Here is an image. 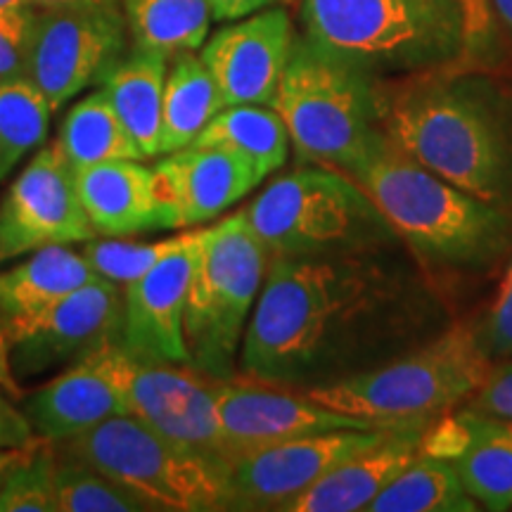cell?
<instances>
[{"instance_id": "6da1fadb", "label": "cell", "mask_w": 512, "mask_h": 512, "mask_svg": "<svg viewBox=\"0 0 512 512\" xmlns=\"http://www.w3.org/2000/svg\"><path fill=\"white\" fill-rule=\"evenodd\" d=\"M384 249L271 256L240 373L309 389L432 339L439 328L432 292Z\"/></svg>"}, {"instance_id": "7a4b0ae2", "label": "cell", "mask_w": 512, "mask_h": 512, "mask_svg": "<svg viewBox=\"0 0 512 512\" xmlns=\"http://www.w3.org/2000/svg\"><path fill=\"white\" fill-rule=\"evenodd\" d=\"M380 91V128L406 155L477 200L512 211V93L456 67Z\"/></svg>"}, {"instance_id": "3957f363", "label": "cell", "mask_w": 512, "mask_h": 512, "mask_svg": "<svg viewBox=\"0 0 512 512\" xmlns=\"http://www.w3.org/2000/svg\"><path fill=\"white\" fill-rule=\"evenodd\" d=\"M347 176L366 190L396 238L427 264L482 271L512 245V211L432 174L384 131Z\"/></svg>"}, {"instance_id": "277c9868", "label": "cell", "mask_w": 512, "mask_h": 512, "mask_svg": "<svg viewBox=\"0 0 512 512\" xmlns=\"http://www.w3.org/2000/svg\"><path fill=\"white\" fill-rule=\"evenodd\" d=\"M304 36L380 79L465 64L463 0H304Z\"/></svg>"}, {"instance_id": "5b68a950", "label": "cell", "mask_w": 512, "mask_h": 512, "mask_svg": "<svg viewBox=\"0 0 512 512\" xmlns=\"http://www.w3.org/2000/svg\"><path fill=\"white\" fill-rule=\"evenodd\" d=\"M494 368L479 328L460 323L361 373L304 389L330 411L389 425L432 422L482 387ZM302 389V387H299Z\"/></svg>"}, {"instance_id": "8992f818", "label": "cell", "mask_w": 512, "mask_h": 512, "mask_svg": "<svg viewBox=\"0 0 512 512\" xmlns=\"http://www.w3.org/2000/svg\"><path fill=\"white\" fill-rule=\"evenodd\" d=\"M377 88V79L311 38H294L271 105L285 121L294 157L342 174L354 169L382 131Z\"/></svg>"}, {"instance_id": "52a82bcc", "label": "cell", "mask_w": 512, "mask_h": 512, "mask_svg": "<svg viewBox=\"0 0 512 512\" xmlns=\"http://www.w3.org/2000/svg\"><path fill=\"white\" fill-rule=\"evenodd\" d=\"M242 216L271 256L363 252L399 240L354 178L316 164L275 178Z\"/></svg>"}, {"instance_id": "ba28073f", "label": "cell", "mask_w": 512, "mask_h": 512, "mask_svg": "<svg viewBox=\"0 0 512 512\" xmlns=\"http://www.w3.org/2000/svg\"><path fill=\"white\" fill-rule=\"evenodd\" d=\"M271 254L238 214L204 228L183 316L188 363L204 373L238 375L242 339Z\"/></svg>"}, {"instance_id": "9c48e42d", "label": "cell", "mask_w": 512, "mask_h": 512, "mask_svg": "<svg viewBox=\"0 0 512 512\" xmlns=\"http://www.w3.org/2000/svg\"><path fill=\"white\" fill-rule=\"evenodd\" d=\"M50 446L136 489L159 512L233 510L226 470L171 444L133 415H117Z\"/></svg>"}, {"instance_id": "30bf717a", "label": "cell", "mask_w": 512, "mask_h": 512, "mask_svg": "<svg viewBox=\"0 0 512 512\" xmlns=\"http://www.w3.org/2000/svg\"><path fill=\"white\" fill-rule=\"evenodd\" d=\"M98 358L124 396L128 415L228 475L230 458L216 406L221 377L204 373L188 361L131 351L119 342L100 349Z\"/></svg>"}, {"instance_id": "8fae6325", "label": "cell", "mask_w": 512, "mask_h": 512, "mask_svg": "<svg viewBox=\"0 0 512 512\" xmlns=\"http://www.w3.org/2000/svg\"><path fill=\"white\" fill-rule=\"evenodd\" d=\"M126 19L121 8L81 3L41 8L24 36V76L50 110H60L83 88L102 83L126 53Z\"/></svg>"}, {"instance_id": "7c38bea8", "label": "cell", "mask_w": 512, "mask_h": 512, "mask_svg": "<svg viewBox=\"0 0 512 512\" xmlns=\"http://www.w3.org/2000/svg\"><path fill=\"white\" fill-rule=\"evenodd\" d=\"M216 406H219L221 432L230 460L238 458L240 453L252 451V448L309 437V434L332 430H392V427L422 425V422L389 425V422L354 418V415L330 411L323 403L313 401L304 389L256 380V377L242 373L221 380Z\"/></svg>"}, {"instance_id": "4fadbf2b", "label": "cell", "mask_w": 512, "mask_h": 512, "mask_svg": "<svg viewBox=\"0 0 512 512\" xmlns=\"http://www.w3.org/2000/svg\"><path fill=\"white\" fill-rule=\"evenodd\" d=\"M98 238L83 209L74 169L57 145L38 150L0 200V264L53 245Z\"/></svg>"}, {"instance_id": "5bb4252c", "label": "cell", "mask_w": 512, "mask_h": 512, "mask_svg": "<svg viewBox=\"0 0 512 512\" xmlns=\"http://www.w3.org/2000/svg\"><path fill=\"white\" fill-rule=\"evenodd\" d=\"M392 430H332L240 453L228 465L233 510H285L339 463Z\"/></svg>"}, {"instance_id": "9a60e30c", "label": "cell", "mask_w": 512, "mask_h": 512, "mask_svg": "<svg viewBox=\"0 0 512 512\" xmlns=\"http://www.w3.org/2000/svg\"><path fill=\"white\" fill-rule=\"evenodd\" d=\"M121 309V287L95 278L38 316L5 323L15 373L38 375L57 366H74L119 342Z\"/></svg>"}, {"instance_id": "2e32d148", "label": "cell", "mask_w": 512, "mask_h": 512, "mask_svg": "<svg viewBox=\"0 0 512 512\" xmlns=\"http://www.w3.org/2000/svg\"><path fill=\"white\" fill-rule=\"evenodd\" d=\"M294 38L287 10L264 8L204 41L200 57L219 86L223 105H273Z\"/></svg>"}, {"instance_id": "e0dca14e", "label": "cell", "mask_w": 512, "mask_h": 512, "mask_svg": "<svg viewBox=\"0 0 512 512\" xmlns=\"http://www.w3.org/2000/svg\"><path fill=\"white\" fill-rule=\"evenodd\" d=\"M202 230L185 233V240L166 254L143 278L121 287L119 344L140 354L188 361L183 339V316L195 273Z\"/></svg>"}, {"instance_id": "ac0fdd59", "label": "cell", "mask_w": 512, "mask_h": 512, "mask_svg": "<svg viewBox=\"0 0 512 512\" xmlns=\"http://www.w3.org/2000/svg\"><path fill=\"white\" fill-rule=\"evenodd\" d=\"M420 451L451 463L479 508L512 510V420L470 408L432 422Z\"/></svg>"}, {"instance_id": "d6986e66", "label": "cell", "mask_w": 512, "mask_h": 512, "mask_svg": "<svg viewBox=\"0 0 512 512\" xmlns=\"http://www.w3.org/2000/svg\"><path fill=\"white\" fill-rule=\"evenodd\" d=\"M174 228H195L219 216L261 183L254 166L226 147L188 145L152 166Z\"/></svg>"}, {"instance_id": "ffe728a7", "label": "cell", "mask_w": 512, "mask_h": 512, "mask_svg": "<svg viewBox=\"0 0 512 512\" xmlns=\"http://www.w3.org/2000/svg\"><path fill=\"white\" fill-rule=\"evenodd\" d=\"M74 174L83 209L100 238L174 228L155 169L140 159H114Z\"/></svg>"}, {"instance_id": "44dd1931", "label": "cell", "mask_w": 512, "mask_h": 512, "mask_svg": "<svg viewBox=\"0 0 512 512\" xmlns=\"http://www.w3.org/2000/svg\"><path fill=\"white\" fill-rule=\"evenodd\" d=\"M31 430L46 444H60L126 413V401L102 368L98 351L69 366L22 401Z\"/></svg>"}, {"instance_id": "7402d4cb", "label": "cell", "mask_w": 512, "mask_h": 512, "mask_svg": "<svg viewBox=\"0 0 512 512\" xmlns=\"http://www.w3.org/2000/svg\"><path fill=\"white\" fill-rule=\"evenodd\" d=\"M427 425L392 430L377 444L339 463L309 491L294 498L285 512H368L377 494L420 456Z\"/></svg>"}, {"instance_id": "603a6c76", "label": "cell", "mask_w": 512, "mask_h": 512, "mask_svg": "<svg viewBox=\"0 0 512 512\" xmlns=\"http://www.w3.org/2000/svg\"><path fill=\"white\" fill-rule=\"evenodd\" d=\"M169 57L155 50H126L102 81L114 112L145 159L162 157V102Z\"/></svg>"}, {"instance_id": "cb8c5ba5", "label": "cell", "mask_w": 512, "mask_h": 512, "mask_svg": "<svg viewBox=\"0 0 512 512\" xmlns=\"http://www.w3.org/2000/svg\"><path fill=\"white\" fill-rule=\"evenodd\" d=\"M95 278L81 252L69 245L31 252L22 264L0 271V320L34 318Z\"/></svg>"}, {"instance_id": "d4e9b609", "label": "cell", "mask_w": 512, "mask_h": 512, "mask_svg": "<svg viewBox=\"0 0 512 512\" xmlns=\"http://www.w3.org/2000/svg\"><path fill=\"white\" fill-rule=\"evenodd\" d=\"M223 107L219 86L195 50L171 57L162 102V155L195 143Z\"/></svg>"}, {"instance_id": "484cf974", "label": "cell", "mask_w": 512, "mask_h": 512, "mask_svg": "<svg viewBox=\"0 0 512 512\" xmlns=\"http://www.w3.org/2000/svg\"><path fill=\"white\" fill-rule=\"evenodd\" d=\"M192 145L226 147L254 166L261 181L283 169L290 136L271 105H230L216 114Z\"/></svg>"}, {"instance_id": "4316f807", "label": "cell", "mask_w": 512, "mask_h": 512, "mask_svg": "<svg viewBox=\"0 0 512 512\" xmlns=\"http://www.w3.org/2000/svg\"><path fill=\"white\" fill-rule=\"evenodd\" d=\"M55 145L74 171L114 159H145L114 112L105 88L86 95L67 112Z\"/></svg>"}, {"instance_id": "83f0119b", "label": "cell", "mask_w": 512, "mask_h": 512, "mask_svg": "<svg viewBox=\"0 0 512 512\" xmlns=\"http://www.w3.org/2000/svg\"><path fill=\"white\" fill-rule=\"evenodd\" d=\"M121 10L133 48L155 50L169 60L200 50L214 22L207 0H121Z\"/></svg>"}, {"instance_id": "f1b7e54d", "label": "cell", "mask_w": 512, "mask_h": 512, "mask_svg": "<svg viewBox=\"0 0 512 512\" xmlns=\"http://www.w3.org/2000/svg\"><path fill=\"white\" fill-rule=\"evenodd\" d=\"M477 508L453 465L420 451L377 494L368 512H472Z\"/></svg>"}, {"instance_id": "f546056e", "label": "cell", "mask_w": 512, "mask_h": 512, "mask_svg": "<svg viewBox=\"0 0 512 512\" xmlns=\"http://www.w3.org/2000/svg\"><path fill=\"white\" fill-rule=\"evenodd\" d=\"M53 484L57 512H159L131 486L60 453H55Z\"/></svg>"}, {"instance_id": "4dcf8cb0", "label": "cell", "mask_w": 512, "mask_h": 512, "mask_svg": "<svg viewBox=\"0 0 512 512\" xmlns=\"http://www.w3.org/2000/svg\"><path fill=\"white\" fill-rule=\"evenodd\" d=\"M50 105L27 76L0 81V181L48 136Z\"/></svg>"}, {"instance_id": "1f68e13d", "label": "cell", "mask_w": 512, "mask_h": 512, "mask_svg": "<svg viewBox=\"0 0 512 512\" xmlns=\"http://www.w3.org/2000/svg\"><path fill=\"white\" fill-rule=\"evenodd\" d=\"M185 240L183 235L176 238H164L155 242H136V240H119V238H105L100 240L93 238L83 242L81 256L88 261V266L93 268V273L98 278L107 280V283L126 287L133 280L143 278V275L155 268L166 254H171L174 249Z\"/></svg>"}, {"instance_id": "d6a6232c", "label": "cell", "mask_w": 512, "mask_h": 512, "mask_svg": "<svg viewBox=\"0 0 512 512\" xmlns=\"http://www.w3.org/2000/svg\"><path fill=\"white\" fill-rule=\"evenodd\" d=\"M53 467L55 451L46 441L10 465L0 486V512H57Z\"/></svg>"}, {"instance_id": "836d02e7", "label": "cell", "mask_w": 512, "mask_h": 512, "mask_svg": "<svg viewBox=\"0 0 512 512\" xmlns=\"http://www.w3.org/2000/svg\"><path fill=\"white\" fill-rule=\"evenodd\" d=\"M465 10V67L491 64L501 48V29H498L491 0H463Z\"/></svg>"}, {"instance_id": "e575fe53", "label": "cell", "mask_w": 512, "mask_h": 512, "mask_svg": "<svg viewBox=\"0 0 512 512\" xmlns=\"http://www.w3.org/2000/svg\"><path fill=\"white\" fill-rule=\"evenodd\" d=\"M479 335L491 358H512V261L503 275L489 316L479 325Z\"/></svg>"}, {"instance_id": "d590c367", "label": "cell", "mask_w": 512, "mask_h": 512, "mask_svg": "<svg viewBox=\"0 0 512 512\" xmlns=\"http://www.w3.org/2000/svg\"><path fill=\"white\" fill-rule=\"evenodd\" d=\"M475 394L477 399L472 401L470 408L512 420V361L491 368V373L486 375L484 384Z\"/></svg>"}, {"instance_id": "8d00e7d4", "label": "cell", "mask_w": 512, "mask_h": 512, "mask_svg": "<svg viewBox=\"0 0 512 512\" xmlns=\"http://www.w3.org/2000/svg\"><path fill=\"white\" fill-rule=\"evenodd\" d=\"M31 422L22 408L15 406L12 396L8 399L0 392V448H27L38 444Z\"/></svg>"}, {"instance_id": "74e56055", "label": "cell", "mask_w": 512, "mask_h": 512, "mask_svg": "<svg viewBox=\"0 0 512 512\" xmlns=\"http://www.w3.org/2000/svg\"><path fill=\"white\" fill-rule=\"evenodd\" d=\"M31 15H34L31 0H0V31L22 46Z\"/></svg>"}, {"instance_id": "f35d334b", "label": "cell", "mask_w": 512, "mask_h": 512, "mask_svg": "<svg viewBox=\"0 0 512 512\" xmlns=\"http://www.w3.org/2000/svg\"><path fill=\"white\" fill-rule=\"evenodd\" d=\"M207 3L216 22H233V19H242L264 8H271L273 3H280V0H207Z\"/></svg>"}, {"instance_id": "ab89813d", "label": "cell", "mask_w": 512, "mask_h": 512, "mask_svg": "<svg viewBox=\"0 0 512 512\" xmlns=\"http://www.w3.org/2000/svg\"><path fill=\"white\" fill-rule=\"evenodd\" d=\"M15 366H12V344L5 323L0 320V392H5L12 399H24L22 389L15 377Z\"/></svg>"}, {"instance_id": "60d3db41", "label": "cell", "mask_w": 512, "mask_h": 512, "mask_svg": "<svg viewBox=\"0 0 512 512\" xmlns=\"http://www.w3.org/2000/svg\"><path fill=\"white\" fill-rule=\"evenodd\" d=\"M24 76V48L0 31V81Z\"/></svg>"}, {"instance_id": "b9f144b4", "label": "cell", "mask_w": 512, "mask_h": 512, "mask_svg": "<svg viewBox=\"0 0 512 512\" xmlns=\"http://www.w3.org/2000/svg\"><path fill=\"white\" fill-rule=\"evenodd\" d=\"M81 3H93V5H105V8H121V0H31V8H57V5H81Z\"/></svg>"}, {"instance_id": "7bdbcfd3", "label": "cell", "mask_w": 512, "mask_h": 512, "mask_svg": "<svg viewBox=\"0 0 512 512\" xmlns=\"http://www.w3.org/2000/svg\"><path fill=\"white\" fill-rule=\"evenodd\" d=\"M491 8H494L498 29H503L512 41V0H491Z\"/></svg>"}, {"instance_id": "ee69618b", "label": "cell", "mask_w": 512, "mask_h": 512, "mask_svg": "<svg viewBox=\"0 0 512 512\" xmlns=\"http://www.w3.org/2000/svg\"><path fill=\"white\" fill-rule=\"evenodd\" d=\"M38 444H43V441H38ZM38 444L27 446V448H0V472L8 470V467L15 465L17 460H22L31 451V448H36Z\"/></svg>"}, {"instance_id": "f6af8a7d", "label": "cell", "mask_w": 512, "mask_h": 512, "mask_svg": "<svg viewBox=\"0 0 512 512\" xmlns=\"http://www.w3.org/2000/svg\"><path fill=\"white\" fill-rule=\"evenodd\" d=\"M0 486H3V472H0Z\"/></svg>"}, {"instance_id": "bcb514c9", "label": "cell", "mask_w": 512, "mask_h": 512, "mask_svg": "<svg viewBox=\"0 0 512 512\" xmlns=\"http://www.w3.org/2000/svg\"><path fill=\"white\" fill-rule=\"evenodd\" d=\"M283 3H292V0H283Z\"/></svg>"}]
</instances>
